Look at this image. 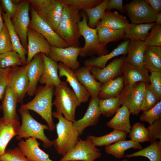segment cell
I'll use <instances>...</instances> for the list:
<instances>
[{
    "mask_svg": "<svg viewBox=\"0 0 161 161\" xmlns=\"http://www.w3.org/2000/svg\"><path fill=\"white\" fill-rule=\"evenodd\" d=\"M44 63V69L39 81L42 84L53 86H58L61 82L58 74V62L42 53Z\"/></svg>",
    "mask_w": 161,
    "mask_h": 161,
    "instance_id": "obj_24",
    "label": "cell"
},
{
    "mask_svg": "<svg viewBox=\"0 0 161 161\" xmlns=\"http://www.w3.org/2000/svg\"><path fill=\"white\" fill-rule=\"evenodd\" d=\"M161 118V100L150 109L143 112L140 116V120L142 121L151 124Z\"/></svg>",
    "mask_w": 161,
    "mask_h": 161,
    "instance_id": "obj_44",
    "label": "cell"
},
{
    "mask_svg": "<svg viewBox=\"0 0 161 161\" xmlns=\"http://www.w3.org/2000/svg\"><path fill=\"white\" fill-rule=\"evenodd\" d=\"M20 126L18 120L8 121L0 117V157L4 154L9 142L18 134Z\"/></svg>",
    "mask_w": 161,
    "mask_h": 161,
    "instance_id": "obj_23",
    "label": "cell"
},
{
    "mask_svg": "<svg viewBox=\"0 0 161 161\" xmlns=\"http://www.w3.org/2000/svg\"><path fill=\"white\" fill-rule=\"evenodd\" d=\"M143 41L146 46L161 47V26L155 24Z\"/></svg>",
    "mask_w": 161,
    "mask_h": 161,
    "instance_id": "obj_43",
    "label": "cell"
},
{
    "mask_svg": "<svg viewBox=\"0 0 161 161\" xmlns=\"http://www.w3.org/2000/svg\"><path fill=\"white\" fill-rule=\"evenodd\" d=\"M1 110V105H0V111Z\"/></svg>",
    "mask_w": 161,
    "mask_h": 161,
    "instance_id": "obj_57",
    "label": "cell"
},
{
    "mask_svg": "<svg viewBox=\"0 0 161 161\" xmlns=\"http://www.w3.org/2000/svg\"><path fill=\"white\" fill-rule=\"evenodd\" d=\"M1 100L2 104L1 106L3 113V117L8 121L18 120L19 117L16 110L17 99L13 92L8 86Z\"/></svg>",
    "mask_w": 161,
    "mask_h": 161,
    "instance_id": "obj_26",
    "label": "cell"
},
{
    "mask_svg": "<svg viewBox=\"0 0 161 161\" xmlns=\"http://www.w3.org/2000/svg\"><path fill=\"white\" fill-rule=\"evenodd\" d=\"M38 16L55 32L62 15L64 4L61 0H29Z\"/></svg>",
    "mask_w": 161,
    "mask_h": 161,
    "instance_id": "obj_7",
    "label": "cell"
},
{
    "mask_svg": "<svg viewBox=\"0 0 161 161\" xmlns=\"http://www.w3.org/2000/svg\"><path fill=\"white\" fill-rule=\"evenodd\" d=\"M126 132L114 130L106 135L95 137L89 135L87 138L89 139L94 145L97 146H106L120 140H124L127 135Z\"/></svg>",
    "mask_w": 161,
    "mask_h": 161,
    "instance_id": "obj_37",
    "label": "cell"
},
{
    "mask_svg": "<svg viewBox=\"0 0 161 161\" xmlns=\"http://www.w3.org/2000/svg\"><path fill=\"white\" fill-rule=\"evenodd\" d=\"M2 12V8L0 3V32L3 28L4 23L3 22Z\"/></svg>",
    "mask_w": 161,
    "mask_h": 161,
    "instance_id": "obj_54",
    "label": "cell"
},
{
    "mask_svg": "<svg viewBox=\"0 0 161 161\" xmlns=\"http://www.w3.org/2000/svg\"><path fill=\"white\" fill-rule=\"evenodd\" d=\"M27 57L26 64L39 53L48 56L51 46L46 39L38 32L28 28L27 32Z\"/></svg>",
    "mask_w": 161,
    "mask_h": 161,
    "instance_id": "obj_15",
    "label": "cell"
},
{
    "mask_svg": "<svg viewBox=\"0 0 161 161\" xmlns=\"http://www.w3.org/2000/svg\"><path fill=\"white\" fill-rule=\"evenodd\" d=\"M2 16L10 35L12 46V50L19 54L22 61L23 65H25L26 64V55L27 54V51L22 45L18 36L14 29L11 19L3 12H2Z\"/></svg>",
    "mask_w": 161,
    "mask_h": 161,
    "instance_id": "obj_33",
    "label": "cell"
},
{
    "mask_svg": "<svg viewBox=\"0 0 161 161\" xmlns=\"http://www.w3.org/2000/svg\"><path fill=\"white\" fill-rule=\"evenodd\" d=\"M124 87L137 82L150 83L149 72L143 67L135 66L124 62L121 69Z\"/></svg>",
    "mask_w": 161,
    "mask_h": 161,
    "instance_id": "obj_19",
    "label": "cell"
},
{
    "mask_svg": "<svg viewBox=\"0 0 161 161\" xmlns=\"http://www.w3.org/2000/svg\"><path fill=\"white\" fill-rule=\"evenodd\" d=\"M55 98L52 102L56 112L61 114L67 120L73 123L75 121L77 107L81 105L73 90L68 86L67 82L61 81L55 87Z\"/></svg>",
    "mask_w": 161,
    "mask_h": 161,
    "instance_id": "obj_4",
    "label": "cell"
},
{
    "mask_svg": "<svg viewBox=\"0 0 161 161\" xmlns=\"http://www.w3.org/2000/svg\"><path fill=\"white\" fill-rule=\"evenodd\" d=\"M22 119V123L16 136L17 140L22 138L27 139L32 137L42 142L45 148H49L53 145L52 141L50 140L44 133L45 130H49L47 125L42 124L36 120L30 114L29 110L20 108L18 110Z\"/></svg>",
    "mask_w": 161,
    "mask_h": 161,
    "instance_id": "obj_5",
    "label": "cell"
},
{
    "mask_svg": "<svg viewBox=\"0 0 161 161\" xmlns=\"http://www.w3.org/2000/svg\"><path fill=\"white\" fill-rule=\"evenodd\" d=\"M123 8L131 23L135 24L155 22L157 13L143 0H134Z\"/></svg>",
    "mask_w": 161,
    "mask_h": 161,
    "instance_id": "obj_11",
    "label": "cell"
},
{
    "mask_svg": "<svg viewBox=\"0 0 161 161\" xmlns=\"http://www.w3.org/2000/svg\"><path fill=\"white\" fill-rule=\"evenodd\" d=\"M31 19L29 28L41 34L51 47L66 48L69 45L61 38L47 22L41 18L30 5Z\"/></svg>",
    "mask_w": 161,
    "mask_h": 161,
    "instance_id": "obj_9",
    "label": "cell"
},
{
    "mask_svg": "<svg viewBox=\"0 0 161 161\" xmlns=\"http://www.w3.org/2000/svg\"><path fill=\"white\" fill-rule=\"evenodd\" d=\"M144 97L140 108L143 112L147 111L154 107L160 100L149 83H146Z\"/></svg>",
    "mask_w": 161,
    "mask_h": 161,
    "instance_id": "obj_42",
    "label": "cell"
},
{
    "mask_svg": "<svg viewBox=\"0 0 161 161\" xmlns=\"http://www.w3.org/2000/svg\"><path fill=\"white\" fill-rule=\"evenodd\" d=\"M81 48L80 47L60 48L51 47L48 57L56 62L60 61L74 71L80 67L78 58Z\"/></svg>",
    "mask_w": 161,
    "mask_h": 161,
    "instance_id": "obj_14",
    "label": "cell"
},
{
    "mask_svg": "<svg viewBox=\"0 0 161 161\" xmlns=\"http://www.w3.org/2000/svg\"><path fill=\"white\" fill-rule=\"evenodd\" d=\"M101 153L89 139H79L75 146L59 161H95L100 157Z\"/></svg>",
    "mask_w": 161,
    "mask_h": 161,
    "instance_id": "obj_10",
    "label": "cell"
},
{
    "mask_svg": "<svg viewBox=\"0 0 161 161\" xmlns=\"http://www.w3.org/2000/svg\"><path fill=\"white\" fill-rule=\"evenodd\" d=\"M100 100L91 98L86 112L81 118L73 123V125L80 136L87 127L96 126L101 114L99 107Z\"/></svg>",
    "mask_w": 161,
    "mask_h": 161,
    "instance_id": "obj_17",
    "label": "cell"
},
{
    "mask_svg": "<svg viewBox=\"0 0 161 161\" xmlns=\"http://www.w3.org/2000/svg\"><path fill=\"white\" fill-rule=\"evenodd\" d=\"M145 86L143 82H137L124 87L119 96L121 105L126 107L133 115H138L141 111Z\"/></svg>",
    "mask_w": 161,
    "mask_h": 161,
    "instance_id": "obj_8",
    "label": "cell"
},
{
    "mask_svg": "<svg viewBox=\"0 0 161 161\" xmlns=\"http://www.w3.org/2000/svg\"><path fill=\"white\" fill-rule=\"evenodd\" d=\"M98 24L111 29L124 31L129 23L126 16L117 11H106Z\"/></svg>",
    "mask_w": 161,
    "mask_h": 161,
    "instance_id": "obj_31",
    "label": "cell"
},
{
    "mask_svg": "<svg viewBox=\"0 0 161 161\" xmlns=\"http://www.w3.org/2000/svg\"></svg>",
    "mask_w": 161,
    "mask_h": 161,
    "instance_id": "obj_58",
    "label": "cell"
},
{
    "mask_svg": "<svg viewBox=\"0 0 161 161\" xmlns=\"http://www.w3.org/2000/svg\"><path fill=\"white\" fill-rule=\"evenodd\" d=\"M23 65L19 54L12 50L0 54V69H5Z\"/></svg>",
    "mask_w": 161,
    "mask_h": 161,
    "instance_id": "obj_40",
    "label": "cell"
},
{
    "mask_svg": "<svg viewBox=\"0 0 161 161\" xmlns=\"http://www.w3.org/2000/svg\"><path fill=\"white\" fill-rule=\"evenodd\" d=\"M52 116L58 120L55 127L57 137L52 141L53 145L57 153L63 156L76 145L80 135L73 123L66 119L61 114L54 111Z\"/></svg>",
    "mask_w": 161,
    "mask_h": 161,
    "instance_id": "obj_3",
    "label": "cell"
},
{
    "mask_svg": "<svg viewBox=\"0 0 161 161\" xmlns=\"http://www.w3.org/2000/svg\"><path fill=\"white\" fill-rule=\"evenodd\" d=\"M122 161H129L126 158H125Z\"/></svg>",
    "mask_w": 161,
    "mask_h": 161,
    "instance_id": "obj_56",
    "label": "cell"
},
{
    "mask_svg": "<svg viewBox=\"0 0 161 161\" xmlns=\"http://www.w3.org/2000/svg\"><path fill=\"white\" fill-rule=\"evenodd\" d=\"M124 87L122 77H118L102 83L97 97L99 100H103L118 97Z\"/></svg>",
    "mask_w": 161,
    "mask_h": 161,
    "instance_id": "obj_30",
    "label": "cell"
},
{
    "mask_svg": "<svg viewBox=\"0 0 161 161\" xmlns=\"http://www.w3.org/2000/svg\"><path fill=\"white\" fill-rule=\"evenodd\" d=\"M115 9L125 13L122 0H109L107 4L106 11H111V10Z\"/></svg>",
    "mask_w": 161,
    "mask_h": 161,
    "instance_id": "obj_52",
    "label": "cell"
},
{
    "mask_svg": "<svg viewBox=\"0 0 161 161\" xmlns=\"http://www.w3.org/2000/svg\"><path fill=\"white\" fill-rule=\"evenodd\" d=\"M155 22L158 25H161V12L157 13L156 15Z\"/></svg>",
    "mask_w": 161,
    "mask_h": 161,
    "instance_id": "obj_55",
    "label": "cell"
},
{
    "mask_svg": "<svg viewBox=\"0 0 161 161\" xmlns=\"http://www.w3.org/2000/svg\"><path fill=\"white\" fill-rule=\"evenodd\" d=\"M55 87L45 85L37 87L34 98L26 104H22L20 108L33 111L39 115L47 123L49 130L55 129L52 118V99Z\"/></svg>",
    "mask_w": 161,
    "mask_h": 161,
    "instance_id": "obj_1",
    "label": "cell"
},
{
    "mask_svg": "<svg viewBox=\"0 0 161 161\" xmlns=\"http://www.w3.org/2000/svg\"><path fill=\"white\" fill-rule=\"evenodd\" d=\"M142 156L150 161H161V141H156L147 147L133 153L127 154L125 158Z\"/></svg>",
    "mask_w": 161,
    "mask_h": 161,
    "instance_id": "obj_36",
    "label": "cell"
},
{
    "mask_svg": "<svg viewBox=\"0 0 161 161\" xmlns=\"http://www.w3.org/2000/svg\"><path fill=\"white\" fill-rule=\"evenodd\" d=\"M29 63L11 68L8 75V85L11 89L18 103L22 102L29 85L27 71Z\"/></svg>",
    "mask_w": 161,
    "mask_h": 161,
    "instance_id": "obj_12",
    "label": "cell"
},
{
    "mask_svg": "<svg viewBox=\"0 0 161 161\" xmlns=\"http://www.w3.org/2000/svg\"><path fill=\"white\" fill-rule=\"evenodd\" d=\"M30 7L29 0H20L17 12L11 19L14 29L22 45L27 51V32L30 21Z\"/></svg>",
    "mask_w": 161,
    "mask_h": 161,
    "instance_id": "obj_13",
    "label": "cell"
},
{
    "mask_svg": "<svg viewBox=\"0 0 161 161\" xmlns=\"http://www.w3.org/2000/svg\"><path fill=\"white\" fill-rule=\"evenodd\" d=\"M12 50V46L10 35L4 23L3 28L0 32V54Z\"/></svg>",
    "mask_w": 161,
    "mask_h": 161,
    "instance_id": "obj_46",
    "label": "cell"
},
{
    "mask_svg": "<svg viewBox=\"0 0 161 161\" xmlns=\"http://www.w3.org/2000/svg\"><path fill=\"white\" fill-rule=\"evenodd\" d=\"M146 46L143 41L130 39L127 48V56L125 61L135 66L143 67V58Z\"/></svg>",
    "mask_w": 161,
    "mask_h": 161,
    "instance_id": "obj_28",
    "label": "cell"
},
{
    "mask_svg": "<svg viewBox=\"0 0 161 161\" xmlns=\"http://www.w3.org/2000/svg\"><path fill=\"white\" fill-rule=\"evenodd\" d=\"M76 6L64 4L62 15L55 32L70 47H80L78 24L82 18Z\"/></svg>",
    "mask_w": 161,
    "mask_h": 161,
    "instance_id": "obj_2",
    "label": "cell"
},
{
    "mask_svg": "<svg viewBox=\"0 0 161 161\" xmlns=\"http://www.w3.org/2000/svg\"><path fill=\"white\" fill-rule=\"evenodd\" d=\"M44 63L42 53L37 54L29 63L27 71L29 85L27 93L30 97L35 94L37 86L43 74Z\"/></svg>",
    "mask_w": 161,
    "mask_h": 161,
    "instance_id": "obj_21",
    "label": "cell"
},
{
    "mask_svg": "<svg viewBox=\"0 0 161 161\" xmlns=\"http://www.w3.org/2000/svg\"><path fill=\"white\" fill-rule=\"evenodd\" d=\"M129 133V137L134 142L140 143L149 141L148 131L143 124L135 123Z\"/></svg>",
    "mask_w": 161,
    "mask_h": 161,
    "instance_id": "obj_41",
    "label": "cell"
},
{
    "mask_svg": "<svg viewBox=\"0 0 161 161\" xmlns=\"http://www.w3.org/2000/svg\"><path fill=\"white\" fill-rule=\"evenodd\" d=\"M10 68L0 69V100H1L8 85V75Z\"/></svg>",
    "mask_w": 161,
    "mask_h": 161,
    "instance_id": "obj_51",
    "label": "cell"
},
{
    "mask_svg": "<svg viewBox=\"0 0 161 161\" xmlns=\"http://www.w3.org/2000/svg\"><path fill=\"white\" fill-rule=\"evenodd\" d=\"M98 40L101 44L106 45L111 42H115L125 38L124 31L111 29L98 24L96 28Z\"/></svg>",
    "mask_w": 161,
    "mask_h": 161,
    "instance_id": "obj_35",
    "label": "cell"
},
{
    "mask_svg": "<svg viewBox=\"0 0 161 161\" xmlns=\"http://www.w3.org/2000/svg\"><path fill=\"white\" fill-rule=\"evenodd\" d=\"M121 105L119 96L100 100L99 107L101 114L109 117L114 115Z\"/></svg>",
    "mask_w": 161,
    "mask_h": 161,
    "instance_id": "obj_39",
    "label": "cell"
},
{
    "mask_svg": "<svg viewBox=\"0 0 161 161\" xmlns=\"http://www.w3.org/2000/svg\"><path fill=\"white\" fill-rule=\"evenodd\" d=\"M126 58V55H122L113 60L102 69L92 66L90 72L95 79L102 83L114 79L122 74V67Z\"/></svg>",
    "mask_w": 161,
    "mask_h": 161,
    "instance_id": "obj_16",
    "label": "cell"
},
{
    "mask_svg": "<svg viewBox=\"0 0 161 161\" xmlns=\"http://www.w3.org/2000/svg\"><path fill=\"white\" fill-rule=\"evenodd\" d=\"M92 66H85L79 67L74 72L80 83L89 93L91 98H97L102 83L97 80L90 70Z\"/></svg>",
    "mask_w": 161,
    "mask_h": 161,
    "instance_id": "obj_22",
    "label": "cell"
},
{
    "mask_svg": "<svg viewBox=\"0 0 161 161\" xmlns=\"http://www.w3.org/2000/svg\"><path fill=\"white\" fill-rule=\"evenodd\" d=\"M131 148L139 150L143 148L140 143L131 140H124L105 146V151L107 154L112 155L116 159H120L124 157L125 151Z\"/></svg>",
    "mask_w": 161,
    "mask_h": 161,
    "instance_id": "obj_32",
    "label": "cell"
},
{
    "mask_svg": "<svg viewBox=\"0 0 161 161\" xmlns=\"http://www.w3.org/2000/svg\"><path fill=\"white\" fill-rule=\"evenodd\" d=\"M59 77L64 76L75 94L79 103L87 102L90 95L85 88L78 80L74 71L61 62L58 64Z\"/></svg>",
    "mask_w": 161,
    "mask_h": 161,
    "instance_id": "obj_18",
    "label": "cell"
},
{
    "mask_svg": "<svg viewBox=\"0 0 161 161\" xmlns=\"http://www.w3.org/2000/svg\"><path fill=\"white\" fill-rule=\"evenodd\" d=\"M20 0H0V3L5 13L11 19L16 13Z\"/></svg>",
    "mask_w": 161,
    "mask_h": 161,
    "instance_id": "obj_49",
    "label": "cell"
},
{
    "mask_svg": "<svg viewBox=\"0 0 161 161\" xmlns=\"http://www.w3.org/2000/svg\"><path fill=\"white\" fill-rule=\"evenodd\" d=\"M131 113L124 106L120 107L112 118L106 123L109 128L129 133L131 128L130 121Z\"/></svg>",
    "mask_w": 161,
    "mask_h": 161,
    "instance_id": "obj_27",
    "label": "cell"
},
{
    "mask_svg": "<svg viewBox=\"0 0 161 161\" xmlns=\"http://www.w3.org/2000/svg\"><path fill=\"white\" fill-rule=\"evenodd\" d=\"M130 39L120 43L110 53L100 56H92L84 62L85 66H95L102 69L106 66L107 62L110 59L120 55L127 54V48Z\"/></svg>",
    "mask_w": 161,
    "mask_h": 161,
    "instance_id": "obj_25",
    "label": "cell"
},
{
    "mask_svg": "<svg viewBox=\"0 0 161 161\" xmlns=\"http://www.w3.org/2000/svg\"><path fill=\"white\" fill-rule=\"evenodd\" d=\"M143 67L149 72L161 71V47L146 46Z\"/></svg>",
    "mask_w": 161,
    "mask_h": 161,
    "instance_id": "obj_29",
    "label": "cell"
},
{
    "mask_svg": "<svg viewBox=\"0 0 161 161\" xmlns=\"http://www.w3.org/2000/svg\"><path fill=\"white\" fill-rule=\"evenodd\" d=\"M109 0H103L95 7L83 10L87 15L88 26L92 28H96L103 16Z\"/></svg>",
    "mask_w": 161,
    "mask_h": 161,
    "instance_id": "obj_38",
    "label": "cell"
},
{
    "mask_svg": "<svg viewBox=\"0 0 161 161\" xmlns=\"http://www.w3.org/2000/svg\"><path fill=\"white\" fill-rule=\"evenodd\" d=\"M37 139L30 137L26 140H21L18 147L23 154L30 161H55L50 159L49 155L40 148Z\"/></svg>",
    "mask_w": 161,
    "mask_h": 161,
    "instance_id": "obj_20",
    "label": "cell"
},
{
    "mask_svg": "<svg viewBox=\"0 0 161 161\" xmlns=\"http://www.w3.org/2000/svg\"><path fill=\"white\" fill-rule=\"evenodd\" d=\"M0 161H1L0 160Z\"/></svg>",
    "mask_w": 161,
    "mask_h": 161,
    "instance_id": "obj_59",
    "label": "cell"
},
{
    "mask_svg": "<svg viewBox=\"0 0 161 161\" xmlns=\"http://www.w3.org/2000/svg\"><path fill=\"white\" fill-rule=\"evenodd\" d=\"M64 4L74 5L80 10H83L94 7L98 5L102 0H61Z\"/></svg>",
    "mask_w": 161,
    "mask_h": 161,
    "instance_id": "obj_47",
    "label": "cell"
},
{
    "mask_svg": "<svg viewBox=\"0 0 161 161\" xmlns=\"http://www.w3.org/2000/svg\"><path fill=\"white\" fill-rule=\"evenodd\" d=\"M147 129L150 144L157 139L161 141V118L149 124Z\"/></svg>",
    "mask_w": 161,
    "mask_h": 161,
    "instance_id": "obj_48",
    "label": "cell"
},
{
    "mask_svg": "<svg viewBox=\"0 0 161 161\" xmlns=\"http://www.w3.org/2000/svg\"><path fill=\"white\" fill-rule=\"evenodd\" d=\"M1 161H30L23 154L18 147L6 150L0 157Z\"/></svg>",
    "mask_w": 161,
    "mask_h": 161,
    "instance_id": "obj_45",
    "label": "cell"
},
{
    "mask_svg": "<svg viewBox=\"0 0 161 161\" xmlns=\"http://www.w3.org/2000/svg\"><path fill=\"white\" fill-rule=\"evenodd\" d=\"M145 1L157 14L161 12V0H145Z\"/></svg>",
    "mask_w": 161,
    "mask_h": 161,
    "instance_id": "obj_53",
    "label": "cell"
},
{
    "mask_svg": "<svg viewBox=\"0 0 161 161\" xmlns=\"http://www.w3.org/2000/svg\"><path fill=\"white\" fill-rule=\"evenodd\" d=\"M156 24L155 22L140 24L129 23L124 30L125 38L144 41L149 30Z\"/></svg>",
    "mask_w": 161,
    "mask_h": 161,
    "instance_id": "obj_34",
    "label": "cell"
},
{
    "mask_svg": "<svg viewBox=\"0 0 161 161\" xmlns=\"http://www.w3.org/2000/svg\"><path fill=\"white\" fill-rule=\"evenodd\" d=\"M82 18L78 24V31L80 36H83L85 44L82 47L79 56L85 57L94 55L100 56L109 53L106 45L100 43L98 41L96 28L90 27L88 24L86 14L83 13Z\"/></svg>",
    "mask_w": 161,
    "mask_h": 161,
    "instance_id": "obj_6",
    "label": "cell"
},
{
    "mask_svg": "<svg viewBox=\"0 0 161 161\" xmlns=\"http://www.w3.org/2000/svg\"><path fill=\"white\" fill-rule=\"evenodd\" d=\"M150 84L152 89L161 100V71L150 72Z\"/></svg>",
    "mask_w": 161,
    "mask_h": 161,
    "instance_id": "obj_50",
    "label": "cell"
}]
</instances>
